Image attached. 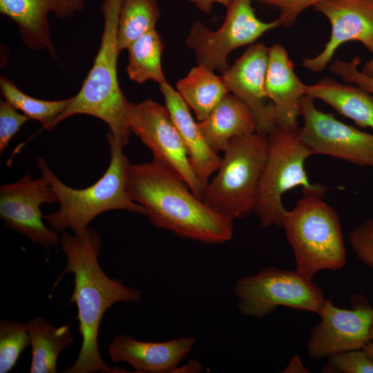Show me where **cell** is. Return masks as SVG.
Here are the masks:
<instances>
[{"instance_id":"32","label":"cell","mask_w":373,"mask_h":373,"mask_svg":"<svg viewBox=\"0 0 373 373\" xmlns=\"http://www.w3.org/2000/svg\"><path fill=\"white\" fill-rule=\"evenodd\" d=\"M262 5L275 6L279 10L280 26L290 27L305 9L323 0H253Z\"/></svg>"},{"instance_id":"20","label":"cell","mask_w":373,"mask_h":373,"mask_svg":"<svg viewBox=\"0 0 373 373\" xmlns=\"http://www.w3.org/2000/svg\"><path fill=\"white\" fill-rule=\"evenodd\" d=\"M198 125L205 141L216 153L224 151L233 138L257 131L249 108L230 93Z\"/></svg>"},{"instance_id":"6","label":"cell","mask_w":373,"mask_h":373,"mask_svg":"<svg viewBox=\"0 0 373 373\" xmlns=\"http://www.w3.org/2000/svg\"><path fill=\"white\" fill-rule=\"evenodd\" d=\"M216 176L206 184L202 200L235 220L254 212L268 153L267 134L256 131L231 140Z\"/></svg>"},{"instance_id":"30","label":"cell","mask_w":373,"mask_h":373,"mask_svg":"<svg viewBox=\"0 0 373 373\" xmlns=\"http://www.w3.org/2000/svg\"><path fill=\"white\" fill-rule=\"evenodd\" d=\"M29 118L18 113L6 100L0 101V155H1L12 137Z\"/></svg>"},{"instance_id":"19","label":"cell","mask_w":373,"mask_h":373,"mask_svg":"<svg viewBox=\"0 0 373 373\" xmlns=\"http://www.w3.org/2000/svg\"><path fill=\"white\" fill-rule=\"evenodd\" d=\"M165 107L186 149L191 166L199 180L206 186L211 175L218 171L222 157L205 141L191 109L166 82L160 85Z\"/></svg>"},{"instance_id":"10","label":"cell","mask_w":373,"mask_h":373,"mask_svg":"<svg viewBox=\"0 0 373 373\" xmlns=\"http://www.w3.org/2000/svg\"><path fill=\"white\" fill-rule=\"evenodd\" d=\"M253 0H235L228 8L225 19L216 30L200 21L194 22L186 40L193 50L198 64L224 73L229 66L227 56L235 49L253 44L265 32L280 26L278 19L260 20L251 6Z\"/></svg>"},{"instance_id":"24","label":"cell","mask_w":373,"mask_h":373,"mask_svg":"<svg viewBox=\"0 0 373 373\" xmlns=\"http://www.w3.org/2000/svg\"><path fill=\"white\" fill-rule=\"evenodd\" d=\"M164 46L155 28L145 32L128 48V77L137 84L151 80L159 84L166 82L163 73L161 57Z\"/></svg>"},{"instance_id":"11","label":"cell","mask_w":373,"mask_h":373,"mask_svg":"<svg viewBox=\"0 0 373 373\" xmlns=\"http://www.w3.org/2000/svg\"><path fill=\"white\" fill-rule=\"evenodd\" d=\"M314 99L305 95L300 102L303 125L299 127V136L312 155H329L373 168V135L318 110Z\"/></svg>"},{"instance_id":"26","label":"cell","mask_w":373,"mask_h":373,"mask_svg":"<svg viewBox=\"0 0 373 373\" xmlns=\"http://www.w3.org/2000/svg\"><path fill=\"white\" fill-rule=\"evenodd\" d=\"M1 93L16 109L29 119L39 121L43 128L50 131L54 120L68 107L73 97L61 100L46 101L34 98L22 92L6 77H0Z\"/></svg>"},{"instance_id":"36","label":"cell","mask_w":373,"mask_h":373,"mask_svg":"<svg viewBox=\"0 0 373 373\" xmlns=\"http://www.w3.org/2000/svg\"><path fill=\"white\" fill-rule=\"evenodd\" d=\"M361 71L365 75L373 77V53L372 58L363 66Z\"/></svg>"},{"instance_id":"39","label":"cell","mask_w":373,"mask_h":373,"mask_svg":"<svg viewBox=\"0 0 373 373\" xmlns=\"http://www.w3.org/2000/svg\"><path fill=\"white\" fill-rule=\"evenodd\" d=\"M365 1H370V2L373 3V0H365Z\"/></svg>"},{"instance_id":"33","label":"cell","mask_w":373,"mask_h":373,"mask_svg":"<svg viewBox=\"0 0 373 373\" xmlns=\"http://www.w3.org/2000/svg\"><path fill=\"white\" fill-rule=\"evenodd\" d=\"M235 0H191L200 10L209 13L214 3H219L228 8Z\"/></svg>"},{"instance_id":"13","label":"cell","mask_w":373,"mask_h":373,"mask_svg":"<svg viewBox=\"0 0 373 373\" xmlns=\"http://www.w3.org/2000/svg\"><path fill=\"white\" fill-rule=\"evenodd\" d=\"M317 314L321 321L312 329L307 345L312 359L363 349L372 341L373 308L361 295L352 298L350 309L335 306L331 299L325 300Z\"/></svg>"},{"instance_id":"22","label":"cell","mask_w":373,"mask_h":373,"mask_svg":"<svg viewBox=\"0 0 373 373\" xmlns=\"http://www.w3.org/2000/svg\"><path fill=\"white\" fill-rule=\"evenodd\" d=\"M32 349L30 373H55L60 353L74 341L67 325L57 327L37 316L26 323Z\"/></svg>"},{"instance_id":"15","label":"cell","mask_w":373,"mask_h":373,"mask_svg":"<svg viewBox=\"0 0 373 373\" xmlns=\"http://www.w3.org/2000/svg\"><path fill=\"white\" fill-rule=\"evenodd\" d=\"M269 48L262 42L249 46L222 75L229 93L240 99L255 117L257 131L268 134L277 125L266 92Z\"/></svg>"},{"instance_id":"8","label":"cell","mask_w":373,"mask_h":373,"mask_svg":"<svg viewBox=\"0 0 373 373\" xmlns=\"http://www.w3.org/2000/svg\"><path fill=\"white\" fill-rule=\"evenodd\" d=\"M234 294L241 313L256 318L266 316L279 306L318 314L325 300L323 290L312 280L296 270L274 266L238 278Z\"/></svg>"},{"instance_id":"35","label":"cell","mask_w":373,"mask_h":373,"mask_svg":"<svg viewBox=\"0 0 373 373\" xmlns=\"http://www.w3.org/2000/svg\"><path fill=\"white\" fill-rule=\"evenodd\" d=\"M201 370V364L197 361L192 360L184 366H178L175 370V372H197Z\"/></svg>"},{"instance_id":"14","label":"cell","mask_w":373,"mask_h":373,"mask_svg":"<svg viewBox=\"0 0 373 373\" xmlns=\"http://www.w3.org/2000/svg\"><path fill=\"white\" fill-rule=\"evenodd\" d=\"M329 21L331 34L323 50L313 57L303 58L307 70L323 71L336 50L345 42H361L373 53V3L365 0H323L314 6Z\"/></svg>"},{"instance_id":"31","label":"cell","mask_w":373,"mask_h":373,"mask_svg":"<svg viewBox=\"0 0 373 373\" xmlns=\"http://www.w3.org/2000/svg\"><path fill=\"white\" fill-rule=\"evenodd\" d=\"M361 61L358 56H356L349 61L337 59L330 65L329 70L344 82L352 83L373 95V77L358 70Z\"/></svg>"},{"instance_id":"21","label":"cell","mask_w":373,"mask_h":373,"mask_svg":"<svg viewBox=\"0 0 373 373\" xmlns=\"http://www.w3.org/2000/svg\"><path fill=\"white\" fill-rule=\"evenodd\" d=\"M305 94L321 99L358 126L373 130V95L364 89L325 77L314 84H305Z\"/></svg>"},{"instance_id":"29","label":"cell","mask_w":373,"mask_h":373,"mask_svg":"<svg viewBox=\"0 0 373 373\" xmlns=\"http://www.w3.org/2000/svg\"><path fill=\"white\" fill-rule=\"evenodd\" d=\"M350 245L357 258L373 268V219L353 229L350 234Z\"/></svg>"},{"instance_id":"28","label":"cell","mask_w":373,"mask_h":373,"mask_svg":"<svg viewBox=\"0 0 373 373\" xmlns=\"http://www.w3.org/2000/svg\"><path fill=\"white\" fill-rule=\"evenodd\" d=\"M322 369L323 372L373 373V360L363 349L332 355Z\"/></svg>"},{"instance_id":"17","label":"cell","mask_w":373,"mask_h":373,"mask_svg":"<svg viewBox=\"0 0 373 373\" xmlns=\"http://www.w3.org/2000/svg\"><path fill=\"white\" fill-rule=\"evenodd\" d=\"M195 343L192 337L149 342L119 334L109 343L108 353L113 362L128 363L137 373H171L190 353Z\"/></svg>"},{"instance_id":"7","label":"cell","mask_w":373,"mask_h":373,"mask_svg":"<svg viewBox=\"0 0 373 373\" xmlns=\"http://www.w3.org/2000/svg\"><path fill=\"white\" fill-rule=\"evenodd\" d=\"M268 153L254 213L263 229L282 227L286 212L282 198L289 190L300 187L303 195L323 198L327 189L311 183L305 169L312 152L299 136V127L276 126L267 134Z\"/></svg>"},{"instance_id":"4","label":"cell","mask_w":373,"mask_h":373,"mask_svg":"<svg viewBox=\"0 0 373 373\" xmlns=\"http://www.w3.org/2000/svg\"><path fill=\"white\" fill-rule=\"evenodd\" d=\"M120 1L104 0V29L93 65L80 90L54 120L50 131L68 117L84 114L104 121L109 127L108 132L123 148L128 142L131 131L125 119L127 99L120 89L117 72L120 52L117 46Z\"/></svg>"},{"instance_id":"3","label":"cell","mask_w":373,"mask_h":373,"mask_svg":"<svg viewBox=\"0 0 373 373\" xmlns=\"http://www.w3.org/2000/svg\"><path fill=\"white\" fill-rule=\"evenodd\" d=\"M111 159L104 175L93 184L85 189L71 188L63 183L41 157L37 160L44 176L54 189L59 208L44 216L50 229L73 233H82L89 223L99 214L111 210H125L133 213L146 214L145 209L134 202L126 189L127 171L131 163L123 153V147L108 132Z\"/></svg>"},{"instance_id":"23","label":"cell","mask_w":373,"mask_h":373,"mask_svg":"<svg viewBox=\"0 0 373 373\" xmlns=\"http://www.w3.org/2000/svg\"><path fill=\"white\" fill-rule=\"evenodd\" d=\"M176 90L198 122L204 120L229 93L222 77L202 64L193 67L178 81Z\"/></svg>"},{"instance_id":"1","label":"cell","mask_w":373,"mask_h":373,"mask_svg":"<svg viewBox=\"0 0 373 373\" xmlns=\"http://www.w3.org/2000/svg\"><path fill=\"white\" fill-rule=\"evenodd\" d=\"M59 245L66 256V265L57 276L55 286L68 274H73V291L69 304L77 307L79 332L82 338L75 363L64 369V373H122L125 370L109 367L99 350L98 334L104 313L119 302L136 303L140 290L125 285L121 280L108 276L99 264L102 238L88 227L80 234L62 232Z\"/></svg>"},{"instance_id":"37","label":"cell","mask_w":373,"mask_h":373,"mask_svg":"<svg viewBox=\"0 0 373 373\" xmlns=\"http://www.w3.org/2000/svg\"><path fill=\"white\" fill-rule=\"evenodd\" d=\"M368 356L373 360V341H370L363 348Z\"/></svg>"},{"instance_id":"34","label":"cell","mask_w":373,"mask_h":373,"mask_svg":"<svg viewBox=\"0 0 373 373\" xmlns=\"http://www.w3.org/2000/svg\"><path fill=\"white\" fill-rule=\"evenodd\" d=\"M283 372L287 373H305L309 372L308 370L303 365L300 358L298 356H294L283 370Z\"/></svg>"},{"instance_id":"9","label":"cell","mask_w":373,"mask_h":373,"mask_svg":"<svg viewBox=\"0 0 373 373\" xmlns=\"http://www.w3.org/2000/svg\"><path fill=\"white\" fill-rule=\"evenodd\" d=\"M125 119L131 132L149 148L153 160L178 174L193 193L202 199L205 185L191 166L186 149L165 106L151 99L126 101Z\"/></svg>"},{"instance_id":"12","label":"cell","mask_w":373,"mask_h":373,"mask_svg":"<svg viewBox=\"0 0 373 373\" xmlns=\"http://www.w3.org/2000/svg\"><path fill=\"white\" fill-rule=\"evenodd\" d=\"M56 202L57 193L44 176L33 179L27 173L19 180L0 186L1 220L8 228L46 250L57 246L60 237L44 223L40 207Z\"/></svg>"},{"instance_id":"2","label":"cell","mask_w":373,"mask_h":373,"mask_svg":"<svg viewBox=\"0 0 373 373\" xmlns=\"http://www.w3.org/2000/svg\"><path fill=\"white\" fill-rule=\"evenodd\" d=\"M126 189L157 228L210 245L232 238L234 220L209 207L178 174L159 162L131 164Z\"/></svg>"},{"instance_id":"27","label":"cell","mask_w":373,"mask_h":373,"mask_svg":"<svg viewBox=\"0 0 373 373\" xmlns=\"http://www.w3.org/2000/svg\"><path fill=\"white\" fill-rule=\"evenodd\" d=\"M30 345L26 324L12 320L0 321V373L9 372L21 352Z\"/></svg>"},{"instance_id":"38","label":"cell","mask_w":373,"mask_h":373,"mask_svg":"<svg viewBox=\"0 0 373 373\" xmlns=\"http://www.w3.org/2000/svg\"><path fill=\"white\" fill-rule=\"evenodd\" d=\"M370 338H371V340H373V317H372V321L371 327H370Z\"/></svg>"},{"instance_id":"25","label":"cell","mask_w":373,"mask_h":373,"mask_svg":"<svg viewBox=\"0 0 373 373\" xmlns=\"http://www.w3.org/2000/svg\"><path fill=\"white\" fill-rule=\"evenodd\" d=\"M160 11L157 0H121L117 24V46L121 52L135 39L155 28Z\"/></svg>"},{"instance_id":"5","label":"cell","mask_w":373,"mask_h":373,"mask_svg":"<svg viewBox=\"0 0 373 373\" xmlns=\"http://www.w3.org/2000/svg\"><path fill=\"white\" fill-rule=\"evenodd\" d=\"M294 252L296 270L312 280L323 270L337 271L346 263V250L337 212L323 198L304 195L283 219Z\"/></svg>"},{"instance_id":"16","label":"cell","mask_w":373,"mask_h":373,"mask_svg":"<svg viewBox=\"0 0 373 373\" xmlns=\"http://www.w3.org/2000/svg\"><path fill=\"white\" fill-rule=\"evenodd\" d=\"M84 0H0V12L18 26L21 38L31 50H47L57 58L48 16L64 19L82 10Z\"/></svg>"},{"instance_id":"18","label":"cell","mask_w":373,"mask_h":373,"mask_svg":"<svg viewBox=\"0 0 373 373\" xmlns=\"http://www.w3.org/2000/svg\"><path fill=\"white\" fill-rule=\"evenodd\" d=\"M305 87L294 72L285 48L280 44L269 48L265 88L274 106L278 126L298 127L300 102L305 95Z\"/></svg>"}]
</instances>
